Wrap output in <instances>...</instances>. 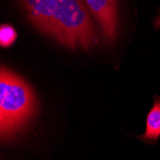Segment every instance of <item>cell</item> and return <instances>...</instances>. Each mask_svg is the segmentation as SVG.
I'll return each mask as SVG.
<instances>
[{"label":"cell","mask_w":160,"mask_h":160,"mask_svg":"<svg viewBox=\"0 0 160 160\" xmlns=\"http://www.w3.org/2000/svg\"><path fill=\"white\" fill-rule=\"evenodd\" d=\"M18 34L14 28L8 24H3L0 27V45L9 47L12 45L17 39Z\"/></svg>","instance_id":"5b68a950"},{"label":"cell","mask_w":160,"mask_h":160,"mask_svg":"<svg viewBox=\"0 0 160 160\" xmlns=\"http://www.w3.org/2000/svg\"><path fill=\"white\" fill-rule=\"evenodd\" d=\"M155 27L156 28H160V17L156 19V22H155Z\"/></svg>","instance_id":"8992f818"},{"label":"cell","mask_w":160,"mask_h":160,"mask_svg":"<svg viewBox=\"0 0 160 160\" xmlns=\"http://www.w3.org/2000/svg\"><path fill=\"white\" fill-rule=\"evenodd\" d=\"M30 23L69 49L89 50L99 41L94 18L83 0H20Z\"/></svg>","instance_id":"6da1fadb"},{"label":"cell","mask_w":160,"mask_h":160,"mask_svg":"<svg viewBox=\"0 0 160 160\" xmlns=\"http://www.w3.org/2000/svg\"><path fill=\"white\" fill-rule=\"evenodd\" d=\"M35 91L19 75L5 66L0 71V134L3 140L17 135L37 113Z\"/></svg>","instance_id":"7a4b0ae2"},{"label":"cell","mask_w":160,"mask_h":160,"mask_svg":"<svg viewBox=\"0 0 160 160\" xmlns=\"http://www.w3.org/2000/svg\"><path fill=\"white\" fill-rule=\"evenodd\" d=\"M160 136V98H156L154 105L147 116L146 132L143 138L149 141H155Z\"/></svg>","instance_id":"277c9868"},{"label":"cell","mask_w":160,"mask_h":160,"mask_svg":"<svg viewBox=\"0 0 160 160\" xmlns=\"http://www.w3.org/2000/svg\"><path fill=\"white\" fill-rule=\"evenodd\" d=\"M83 2L91 12L105 40L113 42L119 26L117 0H83Z\"/></svg>","instance_id":"3957f363"}]
</instances>
